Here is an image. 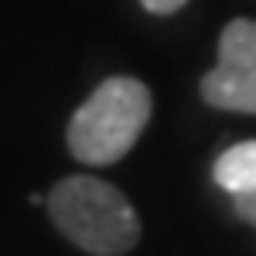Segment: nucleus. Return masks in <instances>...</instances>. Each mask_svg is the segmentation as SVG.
Here are the masks:
<instances>
[{
  "instance_id": "nucleus-6",
  "label": "nucleus",
  "mask_w": 256,
  "mask_h": 256,
  "mask_svg": "<svg viewBox=\"0 0 256 256\" xmlns=\"http://www.w3.org/2000/svg\"><path fill=\"white\" fill-rule=\"evenodd\" d=\"M139 4L150 11V14H174V11H182L188 0H139Z\"/></svg>"
},
{
  "instance_id": "nucleus-3",
  "label": "nucleus",
  "mask_w": 256,
  "mask_h": 256,
  "mask_svg": "<svg viewBox=\"0 0 256 256\" xmlns=\"http://www.w3.org/2000/svg\"><path fill=\"white\" fill-rule=\"evenodd\" d=\"M203 100L217 110L256 114V22L235 18L220 32L217 64L200 82Z\"/></svg>"
},
{
  "instance_id": "nucleus-1",
  "label": "nucleus",
  "mask_w": 256,
  "mask_h": 256,
  "mask_svg": "<svg viewBox=\"0 0 256 256\" xmlns=\"http://www.w3.org/2000/svg\"><path fill=\"white\" fill-rule=\"evenodd\" d=\"M46 210L60 235L92 256H121L136 249L142 232L124 192L92 174L60 178L46 196Z\"/></svg>"
},
{
  "instance_id": "nucleus-2",
  "label": "nucleus",
  "mask_w": 256,
  "mask_h": 256,
  "mask_svg": "<svg viewBox=\"0 0 256 256\" xmlns=\"http://www.w3.org/2000/svg\"><path fill=\"white\" fill-rule=\"evenodd\" d=\"M153 114V96L139 78L114 75L92 89V96L68 121V150L75 160L107 168L132 150Z\"/></svg>"
},
{
  "instance_id": "nucleus-4",
  "label": "nucleus",
  "mask_w": 256,
  "mask_h": 256,
  "mask_svg": "<svg viewBox=\"0 0 256 256\" xmlns=\"http://www.w3.org/2000/svg\"><path fill=\"white\" fill-rule=\"evenodd\" d=\"M214 182L232 196L256 192V139L224 150L214 164Z\"/></svg>"
},
{
  "instance_id": "nucleus-5",
  "label": "nucleus",
  "mask_w": 256,
  "mask_h": 256,
  "mask_svg": "<svg viewBox=\"0 0 256 256\" xmlns=\"http://www.w3.org/2000/svg\"><path fill=\"white\" fill-rule=\"evenodd\" d=\"M232 206H235V214H238L246 224H256V192H242V196H232Z\"/></svg>"
}]
</instances>
